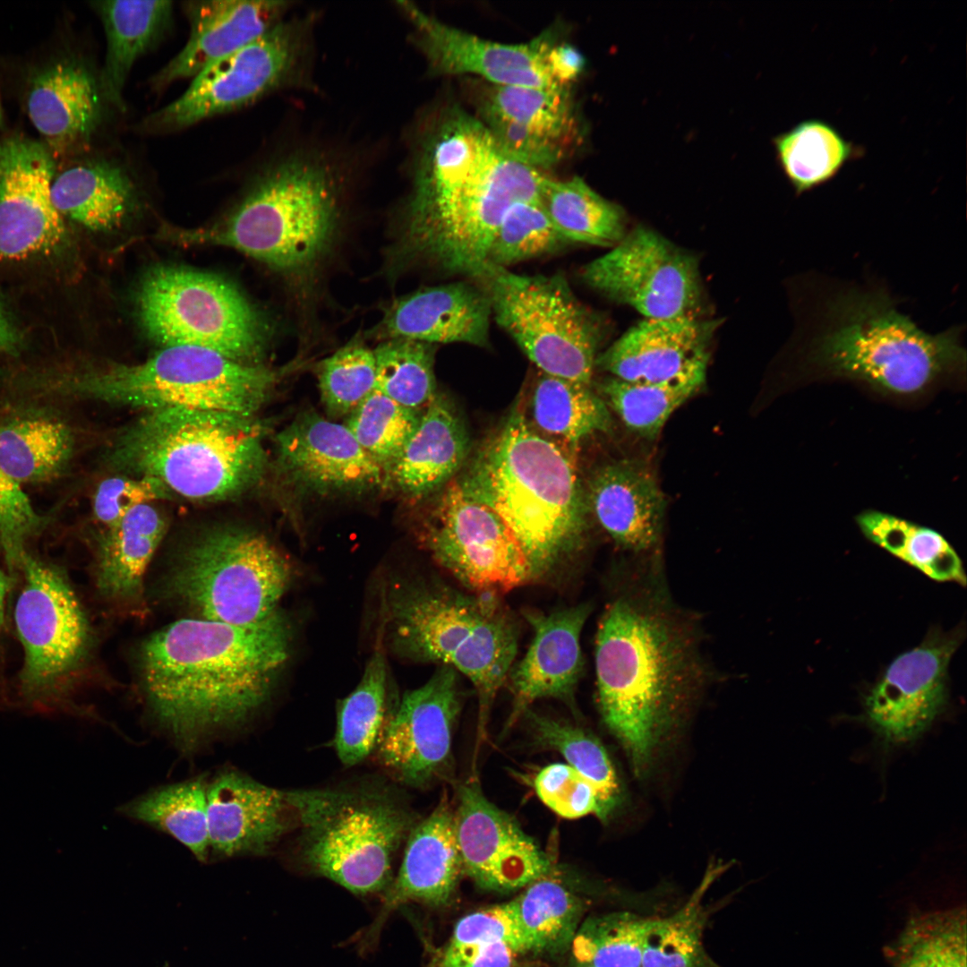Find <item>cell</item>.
Masks as SVG:
<instances>
[{
  "label": "cell",
  "mask_w": 967,
  "mask_h": 967,
  "mask_svg": "<svg viewBox=\"0 0 967 967\" xmlns=\"http://www.w3.org/2000/svg\"><path fill=\"white\" fill-rule=\"evenodd\" d=\"M595 653L603 721L641 774L711 675L699 626L673 602L657 561L630 566L601 617Z\"/></svg>",
  "instance_id": "6da1fadb"
},
{
  "label": "cell",
  "mask_w": 967,
  "mask_h": 967,
  "mask_svg": "<svg viewBox=\"0 0 967 967\" xmlns=\"http://www.w3.org/2000/svg\"><path fill=\"white\" fill-rule=\"evenodd\" d=\"M290 640L278 611L251 625L194 618L166 626L140 654L150 712L184 748L243 724L270 697Z\"/></svg>",
  "instance_id": "7a4b0ae2"
},
{
  "label": "cell",
  "mask_w": 967,
  "mask_h": 967,
  "mask_svg": "<svg viewBox=\"0 0 967 967\" xmlns=\"http://www.w3.org/2000/svg\"><path fill=\"white\" fill-rule=\"evenodd\" d=\"M793 287L794 337L808 370L899 396L920 394L965 371V327L924 330L879 279L859 283L803 272Z\"/></svg>",
  "instance_id": "3957f363"
},
{
  "label": "cell",
  "mask_w": 967,
  "mask_h": 967,
  "mask_svg": "<svg viewBox=\"0 0 967 967\" xmlns=\"http://www.w3.org/2000/svg\"><path fill=\"white\" fill-rule=\"evenodd\" d=\"M418 158L399 251L476 278L505 214L539 200L547 175L507 156L476 116L458 108L438 120Z\"/></svg>",
  "instance_id": "277c9868"
},
{
  "label": "cell",
  "mask_w": 967,
  "mask_h": 967,
  "mask_svg": "<svg viewBox=\"0 0 967 967\" xmlns=\"http://www.w3.org/2000/svg\"><path fill=\"white\" fill-rule=\"evenodd\" d=\"M574 453L535 431L516 406L457 481L508 526L531 580L551 577L582 544L586 508Z\"/></svg>",
  "instance_id": "5b68a950"
},
{
  "label": "cell",
  "mask_w": 967,
  "mask_h": 967,
  "mask_svg": "<svg viewBox=\"0 0 967 967\" xmlns=\"http://www.w3.org/2000/svg\"><path fill=\"white\" fill-rule=\"evenodd\" d=\"M278 380L277 372L263 365L198 347L171 346L135 364L28 369L16 387L30 400L88 399L145 412L192 408L255 416Z\"/></svg>",
  "instance_id": "8992f818"
},
{
  "label": "cell",
  "mask_w": 967,
  "mask_h": 967,
  "mask_svg": "<svg viewBox=\"0 0 967 967\" xmlns=\"http://www.w3.org/2000/svg\"><path fill=\"white\" fill-rule=\"evenodd\" d=\"M381 621L402 656L452 667L471 681L480 742L518 647V626L501 596L398 579L383 593Z\"/></svg>",
  "instance_id": "52a82bcc"
},
{
  "label": "cell",
  "mask_w": 967,
  "mask_h": 967,
  "mask_svg": "<svg viewBox=\"0 0 967 967\" xmlns=\"http://www.w3.org/2000/svg\"><path fill=\"white\" fill-rule=\"evenodd\" d=\"M110 458L117 469L197 501L243 493L267 463L255 416L192 408L145 412L116 439Z\"/></svg>",
  "instance_id": "ba28073f"
},
{
  "label": "cell",
  "mask_w": 967,
  "mask_h": 967,
  "mask_svg": "<svg viewBox=\"0 0 967 967\" xmlns=\"http://www.w3.org/2000/svg\"><path fill=\"white\" fill-rule=\"evenodd\" d=\"M287 795L300 829L303 869L355 895L381 896L394 877L397 852L417 823L401 792L362 780Z\"/></svg>",
  "instance_id": "9c48e42d"
},
{
  "label": "cell",
  "mask_w": 967,
  "mask_h": 967,
  "mask_svg": "<svg viewBox=\"0 0 967 967\" xmlns=\"http://www.w3.org/2000/svg\"><path fill=\"white\" fill-rule=\"evenodd\" d=\"M337 220V194L328 169L312 159L290 158L267 173L225 222L178 236L227 245L290 273L321 258Z\"/></svg>",
  "instance_id": "30bf717a"
},
{
  "label": "cell",
  "mask_w": 967,
  "mask_h": 967,
  "mask_svg": "<svg viewBox=\"0 0 967 967\" xmlns=\"http://www.w3.org/2000/svg\"><path fill=\"white\" fill-rule=\"evenodd\" d=\"M291 574L263 535L227 526L204 532L182 551L168 587L201 619L251 625L278 611Z\"/></svg>",
  "instance_id": "8fae6325"
},
{
  "label": "cell",
  "mask_w": 967,
  "mask_h": 967,
  "mask_svg": "<svg viewBox=\"0 0 967 967\" xmlns=\"http://www.w3.org/2000/svg\"><path fill=\"white\" fill-rule=\"evenodd\" d=\"M475 279L497 323L541 372L591 386L602 323L562 275H521L486 262Z\"/></svg>",
  "instance_id": "7c38bea8"
},
{
  "label": "cell",
  "mask_w": 967,
  "mask_h": 967,
  "mask_svg": "<svg viewBox=\"0 0 967 967\" xmlns=\"http://www.w3.org/2000/svg\"><path fill=\"white\" fill-rule=\"evenodd\" d=\"M143 331L164 347L192 346L256 364L266 342L257 310L233 284L178 266L147 272L135 293Z\"/></svg>",
  "instance_id": "4fadbf2b"
},
{
  "label": "cell",
  "mask_w": 967,
  "mask_h": 967,
  "mask_svg": "<svg viewBox=\"0 0 967 967\" xmlns=\"http://www.w3.org/2000/svg\"><path fill=\"white\" fill-rule=\"evenodd\" d=\"M23 586L14 620L24 650L21 688L35 703L57 698L81 661L89 642L83 610L64 575L26 553L19 566Z\"/></svg>",
  "instance_id": "5bb4252c"
},
{
  "label": "cell",
  "mask_w": 967,
  "mask_h": 967,
  "mask_svg": "<svg viewBox=\"0 0 967 967\" xmlns=\"http://www.w3.org/2000/svg\"><path fill=\"white\" fill-rule=\"evenodd\" d=\"M432 559L469 592L503 595L531 581L526 556L505 522L449 484L421 536Z\"/></svg>",
  "instance_id": "9a60e30c"
},
{
  "label": "cell",
  "mask_w": 967,
  "mask_h": 967,
  "mask_svg": "<svg viewBox=\"0 0 967 967\" xmlns=\"http://www.w3.org/2000/svg\"><path fill=\"white\" fill-rule=\"evenodd\" d=\"M583 281L646 319L693 314L701 297L696 259L655 231L638 227L581 270Z\"/></svg>",
  "instance_id": "2e32d148"
},
{
  "label": "cell",
  "mask_w": 967,
  "mask_h": 967,
  "mask_svg": "<svg viewBox=\"0 0 967 967\" xmlns=\"http://www.w3.org/2000/svg\"><path fill=\"white\" fill-rule=\"evenodd\" d=\"M303 47L301 26L281 21L255 40L203 68L185 92L153 114L149 123L186 126L245 106L290 78Z\"/></svg>",
  "instance_id": "e0dca14e"
},
{
  "label": "cell",
  "mask_w": 967,
  "mask_h": 967,
  "mask_svg": "<svg viewBox=\"0 0 967 967\" xmlns=\"http://www.w3.org/2000/svg\"><path fill=\"white\" fill-rule=\"evenodd\" d=\"M963 638V629L929 630L917 646L887 666L865 697L864 717L888 746L920 737L943 711L947 699V670Z\"/></svg>",
  "instance_id": "ac0fdd59"
},
{
  "label": "cell",
  "mask_w": 967,
  "mask_h": 967,
  "mask_svg": "<svg viewBox=\"0 0 967 967\" xmlns=\"http://www.w3.org/2000/svg\"><path fill=\"white\" fill-rule=\"evenodd\" d=\"M458 673L440 665L424 684L406 692L391 713L375 751L399 783L424 788L446 769L461 708Z\"/></svg>",
  "instance_id": "d6986e66"
},
{
  "label": "cell",
  "mask_w": 967,
  "mask_h": 967,
  "mask_svg": "<svg viewBox=\"0 0 967 967\" xmlns=\"http://www.w3.org/2000/svg\"><path fill=\"white\" fill-rule=\"evenodd\" d=\"M55 157L45 143L21 136L0 141V259L56 254L67 242L53 205Z\"/></svg>",
  "instance_id": "ffe728a7"
},
{
  "label": "cell",
  "mask_w": 967,
  "mask_h": 967,
  "mask_svg": "<svg viewBox=\"0 0 967 967\" xmlns=\"http://www.w3.org/2000/svg\"><path fill=\"white\" fill-rule=\"evenodd\" d=\"M476 109V117L507 156L540 170L568 158L581 141L569 89L489 83Z\"/></svg>",
  "instance_id": "44dd1931"
},
{
  "label": "cell",
  "mask_w": 967,
  "mask_h": 967,
  "mask_svg": "<svg viewBox=\"0 0 967 967\" xmlns=\"http://www.w3.org/2000/svg\"><path fill=\"white\" fill-rule=\"evenodd\" d=\"M454 817L464 874L479 887L511 892L552 874L547 853L476 781L458 785Z\"/></svg>",
  "instance_id": "7402d4cb"
},
{
  "label": "cell",
  "mask_w": 967,
  "mask_h": 967,
  "mask_svg": "<svg viewBox=\"0 0 967 967\" xmlns=\"http://www.w3.org/2000/svg\"><path fill=\"white\" fill-rule=\"evenodd\" d=\"M399 8L437 73H472L495 85L566 89L556 83L552 73L550 56L558 42L552 31L527 43L504 44L449 26L412 3L399 2Z\"/></svg>",
  "instance_id": "603a6c76"
},
{
  "label": "cell",
  "mask_w": 967,
  "mask_h": 967,
  "mask_svg": "<svg viewBox=\"0 0 967 967\" xmlns=\"http://www.w3.org/2000/svg\"><path fill=\"white\" fill-rule=\"evenodd\" d=\"M462 874L454 808L443 796L432 813L411 830L402 863L381 895L380 909L372 921L353 937L352 943L361 954L372 952L386 922L399 907L408 903L446 905Z\"/></svg>",
  "instance_id": "cb8c5ba5"
},
{
  "label": "cell",
  "mask_w": 967,
  "mask_h": 967,
  "mask_svg": "<svg viewBox=\"0 0 967 967\" xmlns=\"http://www.w3.org/2000/svg\"><path fill=\"white\" fill-rule=\"evenodd\" d=\"M277 461L298 487L317 493H360L382 485L386 470L345 424L314 411L295 416L277 436Z\"/></svg>",
  "instance_id": "d4e9b609"
},
{
  "label": "cell",
  "mask_w": 967,
  "mask_h": 967,
  "mask_svg": "<svg viewBox=\"0 0 967 967\" xmlns=\"http://www.w3.org/2000/svg\"><path fill=\"white\" fill-rule=\"evenodd\" d=\"M207 802L210 852L218 857L266 855L296 828L287 791L236 770L208 783Z\"/></svg>",
  "instance_id": "484cf974"
},
{
  "label": "cell",
  "mask_w": 967,
  "mask_h": 967,
  "mask_svg": "<svg viewBox=\"0 0 967 967\" xmlns=\"http://www.w3.org/2000/svg\"><path fill=\"white\" fill-rule=\"evenodd\" d=\"M717 324L695 316L645 318L598 355L595 366L631 382H660L706 373Z\"/></svg>",
  "instance_id": "4316f807"
},
{
  "label": "cell",
  "mask_w": 967,
  "mask_h": 967,
  "mask_svg": "<svg viewBox=\"0 0 967 967\" xmlns=\"http://www.w3.org/2000/svg\"><path fill=\"white\" fill-rule=\"evenodd\" d=\"M591 611V604L583 603L549 613L524 612L534 637L522 660L508 675L513 697L509 723L537 699L574 703L583 670L580 637Z\"/></svg>",
  "instance_id": "83f0119b"
},
{
  "label": "cell",
  "mask_w": 967,
  "mask_h": 967,
  "mask_svg": "<svg viewBox=\"0 0 967 967\" xmlns=\"http://www.w3.org/2000/svg\"><path fill=\"white\" fill-rule=\"evenodd\" d=\"M594 517L612 540L634 555H650L662 537L666 499L652 469L638 459L599 467L588 484Z\"/></svg>",
  "instance_id": "f1b7e54d"
},
{
  "label": "cell",
  "mask_w": 967,
  "mask_h": 967,
  "mask_svg": "<svg viewBox=\"0 0 967 967\" xmlns=\"http://www.w3.org/2000/svg\"><path fill=\"white\" fill-rule=\"evenodd\" d=\"M491 315V303L483 287L458 281L403 296L387 311L380 329L386 339L485 347Z\"/></svg>",
  "instance_id": "f546056e"
},
{
  "label": "cell",
  "mask_w": 967,
  "mask_h": 967,
  "mask_svg": "<svg viewBox=\"0 0 967 967\" xmlns=\"http://www.w3.org/2000/svg\"><path fill=\"white\" fill-rule=\"evenodd\" d=\"M286 5L285 2L266 0L190 3L189 39L155 76V86L194 77L210 64L255 40L281 21Z\"/></svg>",
  "instance_id": "4dcf8cb0"
},
{
  "label": "cell",
  "mask_w": 967,
  "mask_h": 967,
  "mask_svg": "<svg viewBox=\"0 0 967 967\" xmlns=\"http://www.w3.org/2000/svg\"><path fill=\"white\" fill-rule=\"evenodd\" d=\"M29 117L54 157L86 141L99 115L96 83L81 65L61 61L32 79L27 95Z\"/></svg>",
  "instance_id": "1f68e13d"
},
{
  "label": "cell",
  "mask_w": 967,
  "mask_h": 967,
  "mask_svg": "<svg viewBox=\"0 0 967 967\" xmlns=\"http://www.w3.org/2000/svg\"><path fill=\"white\" fill-rule=\"evenodd\" d=\"M468 451L464 424L450 401L436 393L423 409L414 433L389 473L403 493L423 497L450 480Z\"/></svg>",
  "instance_id": "d6a6232c"
},
{
  "label": "cell",
  "mask_w": 967,
  "mask_h": 967,
  "mask_svg": "<svg viewBox=\"0 0 967 967\" xmlns=\"http://www.w3.org/2000/svg\"><path fill=\"white\" fill-rule=\"evenodd\" d=\"M71 426L48 410L27 408L0 423V469L19 484L57 479L74 451Z\"/></svg>",
  "instance_id": "836d02e7"
},
{
  "label": "cell",
  "mask_w": 967,
  "mask_h": 967,
  "mask_svg": "<svg viewBox=\"0 0 967 967\" xmlns=\"http://www.w3.org/2000/svg\"><path fill=\"white\" fill-rule=\"evenodd\" d=\"M166 529L164 517L150 504L133 509L116 526L107 529L96 570L102 595L122 602L140 596L146 568Z\"/></svg>",
  "instance_id": "e575fe53"
},
{
  "label": "cell",
  "mask_w": 967,
  "mask_h": 967,
  "mask_svg": "<svg viewBox=\"0 0 967 967\" xmlns=\"http://www.w3.org/2000/svg\"><path fill=\"white\" fill-rule=\"evenodd\" d=\"M133 199L127 175L104 161L72 167L54 178L51 185V200L58 213L91 230L119 225Z\"/></svg>",
  "instance_id": "d590c367"
},
{
  "label": "cell",
  "mask_w": 967,
  "mask_h": 967,
  "mask_svg": "<svg viewBox=\"0 0 967 967\" xmlns=\"http://www.w3.org/2000/svg\"><path fill=\"white\" fill-rule=\"evenodd\" d=\"M107 38L102 90L108 100L124 107L123 90L129 73L167 26L170 1H103L97 3Z\"/></svg>",
  "instance_id": "8d00e7d4"
},
{
  "label": "cell",
  "mask_w": 967,
  "mask_h": 967,
  "mask_svg": "<svg viewBox=\"0 0 967 967\" xmlns=\"http://www.w3.org/2000/svg\"><path fill=\"white\" fill-rule=\"evenodd\" d=\"M608 408L591 386L541 372L527 418L540 434L576 451L582 440L611 429Z\"/></svg>",
  "instance_id": "74e56055"
},
{
  "label": "cell",
  "mask_w": 967,
  "mask_h": 967,
  "mask_svg": "<svg viewBox=\"0 0 967 967\" xmlns=\"http://www.w3.org/2000/svg\"><path fill=\"white\" fill-rule=\"evenodd\" d=\"M381 621L373 653L360 681L338 706L334 747L346 766L364 761L376 750L391 715L388 711L387 659Z\"/></svg>",
  "instance_id": "f35d334b"
},
{
  "label": "cell",
  "mask_w": 967,
  "mask_h": 967,
  "mask_svg": "<svg viewBox=\"0 0 967 967\" xmlns=\"http://www.w3.org/2000/svg\"><path fill=\"white\" fill-rule=\"evenodd\" d=\"M774 145L779 165L797 195L827 184L863 151L832 124L818 118L800 121L777 135Z\"/></svg>",
  "instance_id": "ab89813d"
},
{
  "label": "cell",
  "mask_w": 967,
  "mask_h": 967,
  "mask_svg": "<svg viewBox=\"0 0 967 967\" xmlns=\"http://www.w3.org/2000/svg\"><path fill=\"white\" fill-rule=\"evenodd\" d=\"M539 201L569 243L613 247L626 235L620 208L595 192L582 178L546 177Z\"/></svg>",
  "instance_id": "60d3db41"
},
{
  "label": "cell",
  "mask_w": 967,
  "mask_h": 967,
  "mask_svg": "<svg viewBox=\"0 0 967 967\" xmlns=\"http://www.w3.org/2000/svg\"><path fill=\"white\" fill-rule=\"evenodd\" d=\"M856 522L867 539L932 580L966 586L960 556L937 530L878 510L861 512Z\"/></svg>",
  "instance_id": "b9f144b4"
},
{
  "label": "cell",
  "mask_w": 967,
  "mask_h": 967,
  "mask_svg": "<svg viewBox=\"0 0 967 967\" xmlns=\"http://www.w3.org/2000/svg\"><path fill=\"white\" fill-rule=\"evenodd\" d=\"M207 788L202 777L165 785L135 798L121 810L168 834L205 861L210 854Z\"/></svg>",
  "instance_id": "7bdbcfd3"
},
{
  "label": "cell",
  "mask_w": 967,
  "mask_h": 967,
  "mask_svg": "<svg viewBox=\"0 0 967 967\" xmlns=\"http://www.w3.org/2000/svg\"><path fill=\"white\" fill-rule=\"evenodd\" d=\"M965 905L912 913L884 948L890 967H966Z\"/></svg>",
  "instance_id": "ee69618b"
},
{
  "label": "cell",
  "mask_w": 967,
  "mask_h": 967,
  "mask_svg": "<svg viewBox=\"0 0 967 967\" xmlns=\"http://www.w3.org/2000/svg\"><path fill=\"white\" fill-rule=\"evenodd\" d=\"M723 869L710 867L687 902L672 914L653 917L641 967H723L709 955L703 938L710 916L703 900Z\"/></svg>",
  "instance_id": "f6af8a7d"
},
{
  "label": "cell",
  "mask_w": 967,
  "mask_h": 967,
  "mask_svg": "<svg viewBox=\"0 0 967 967\" xmlns=\"http://www.w3.org/2000/svg\"><path fill=\"white\" fill-rule=\"evenodd\" d=\"M512 900L526 952L554 955L571 946L585 911L583 901L561 882L545 877Z\"/></svg>",
  "instance_id": "bcb514c9"
},
{
  "label": "cell",
  "mask_w": 967,
  "mask_h": 967,
  "mask_svg": "<svg viewBox=\"0 0 967 967\" xmlns=\"http://www.w3.org/2000/svg\"><path fill=\"white\" fill-rule=\"evenodd\" d=\"M706 376L695 373L660 382H631L610 376L600 382L599 390L629 431L652 440L672 413L702 388Z\"/></svg>",
  "instance_id": "7dc6e473"
},
{
  "label": "cell",
  "mask_w": 967,
  "mask_h": 967,
  "mask_svg": "<svg viewBox=\"0 0 967 967\" xmlns=\"http://www.w3.org/2000/svg\"><path fill=\"white\" fill-rule=\"evenodd\" d=\"M537 745L559 752L600 792L612 812L620 804L622 791L614 766L602 743L592 734L562 720L524 713Z\"/></svg>",
  "instance_id": "c3c4849f"
},
{
  "label": "cell",
  "mask_w": 967,
  "mask_h": 967,
  "mask_svg": "<svg viewBox=\"0 0 967 967\" xmlns=\"http://www.w3.org/2000/svg\"><path fill=\"white\" fill-rule=\"evenodd\" d=\"M652 920L629 911L588 917L573 938V956L589 967H641Z\"/></svg>",
  "instance_id": "681fc988"
},
{
  "label": "cell",
  "mask_w": 967,
  "mask_h": 967,
  "mask_svg": "<svg viewBox=\"0 0 967 967\" xmlns=\"http://www.w3.org/2000/svg\"><path fill=\"white\" fill-rule=\"evenodd\" d=\"M435 345L409 338H388L373 349L375 389L401 406L421 410L436 392Z\"/></svg>",
  "instance_id": "f907efd6"
},
{
  "label": "cell",
  "mask_w": 967,
  "mask_h": 967,
  "mask_svg": "<svg viewBox=\"0 0 967 967\" xmlns=\"http://www.w3.org/2000/svg\"><path fill=\"white\" fill-rule=\"evenodd\" d=\"M421 413L375 389L348 415L345 425L363 449L389 470L414 433Z\"/></svg>",
  "instance_id": "816d5d0a"
},
{
  "label": "cell",
  "mask_w": 967,
  "mask_h": 967,
  "mask_svg": "<svg viewBox=\"0 0 967 967\" xmlns=\"http://www.w3.org/2000/svg\"><path fill=\"white\" fill-rule=\"evenodd\" d=\"M569 244L557 231L539 200L514 204L491 243L486 262L508 267L561 249Z\"/></svg>",
  "instance_id": "f5cc1de1"
},
{
  "label": "cell",
  "mask_w": 967,
  "mask_h": 967,
  "mask_svg": "<svg viewBox=\"0 0 967 967\" xmlns=\"http://www.w3.org/2000/svg\"><path fill=\"white\" fill-rule=\"evenodd\" d=\"M317 377L328 415H349L375 389L373 350L352 340L320 364Z\"/></svg>",
  "instance_id": "db71d44e"
},
{
  "label": "cell",
  "mask_w": 967,
  "mask_h": 967,
  "mask_svg": "<svg viewBox=\"0 0 967 967\" xmlns=\"http://www.w3.org/2000/svg\"><path fill=\"white\" fill-rule=\"evenodd\" d=\"M533 786L540 800L560 817L575 819L595 815L606 821L612 813L595 786L568 764L543 767Z\"/></svg>",
  "instance_id": "11a10c76"
},
{
  "label": "cell",
  "mask_w": 967,
  "mask_h": 967,
  "mask_svg": "<svg viewBox=\"0 0 967 967\" xmlns=\"http://www.w3.org/2000/svg\"><path fill=\"white\" fill-rule=\"evenodd\" d=\"M46 524L21 485L0 469V543L11 569L19 568L29 540Z\"/></svg>",
  "instance_id": "9f6ffc18"
},
{
  "label": "cell",
  "mask_w": 967,
  "mask_h": 967,
  "mask_svg": "<svg viewBox=\"0 0 967 967\" xmlns=\"http://www.w3.org/2000/svg\"><path fill=\"white\" fill-rule=\"evenodd\" d=\"M169 491L158 480L145 476H112L104 479L93 497L95 518L107 529L116 526L133 509L166 499Z\"/></svg>",
  "instance_id": "6f0895ef"
},
{
  "label": "cell",
  "mask_w": 967,
  "mask_h": 967,
  "mask_svg": "<svg viewBox=\"0 0 967 967\" xmlns=\"http://www.w3.org/2000/svg\"><path fill=\"white\" fill-rule=\"evenodd\" d=\"M502 943L520 954L526 952V941L512 901L470 913L455 926L449 944Z\"/></svg>",
  "instance_id": "680465c9"
},
{
  "label": "cell",
  "mask_w": 967,
  "mask_h": 967,
  "mask_svg": "<svg viewBox=\"0 0 967 967\" xmlns=\"http://www.w3.org/2000/svg\"><path fill=\"white\" fill-rule=\"evenodd\" d=\"M518 955L502 943L448 944L434 957L432 967H530Z\"/></svg>",
  "instance_id": "91938a15"
},
{
  "label": "cell",
  "mask_w": 967,
  "mask_h": 967,
  "mask_svg": "<svg viewBox=\"0 0 967 967\" xmlns=\"http://www.w3.org/2000/svg\"><path fill=\"white\" fill-rule=\"evenodd\" d=\"M552 73L556 83L561 88L569 89L585 68V58L581 53L569 43L557 42L551 57Z\"/></svg>",
  "instance_id": "94428289"
},
{
  "label": "cell",
  "mask_w": 967,
  "mask_h": 967,
  "mask_svg": "<svg viewBox=\"0 0 967 967\" xmlns=\"http://www.w3.org/2000/svg\"><path fill=\"white\" fill-rule=\"evenodd\" d=\"M23 345V337L0 295V353L15 355Z\"/></svg>",
  "instance_id": "6125c7cd"
},
{
  "label": "cell",
  "mask_w": 967,
  "mask_h": 967,
  "mask_svg": "<svg viewBox=\"0 0 967 967\" xmlns=\"http://www.w3.org/2000/svg\"><path fill=\"white\" fill-rule=\"evenodd\" d=\"M8 589H9V578L0 569V629H1V626L3 624L4 601H5V597H6V594H7Z\"/></svg>",
  "instance_id": "be15d7a7"
},
{
  "label": "cell",
  "mask_w": 967,
  "mask_h": 967,
  "mask_svg": "<svg viewBox=\"0 0 967 967\" xmlns=\"http://www.w3.org/2000/svg\"><path fill=\"white\" fill-rule=\"evenodd\" d=\"M1 122H2V109H1V105H0V124H1Z\"/></svg>",
  "instance_id": "e7e4bbea"
},
{
  "label": "cell",
  "mask_w": 967,
  "mask_h": 967,
  "mask_svg": "<svg viewBox=\"0 0 967 967\" xmlns=\"http://www.w3.org/2000/svg\"><path fill=\"white\" fill-rule=\"evenodd\" d=\"M578 967H589V966H586V965H580V964H578Z\"/></svg>",
  "instance_id": "03108f58"
}]
</instances>
